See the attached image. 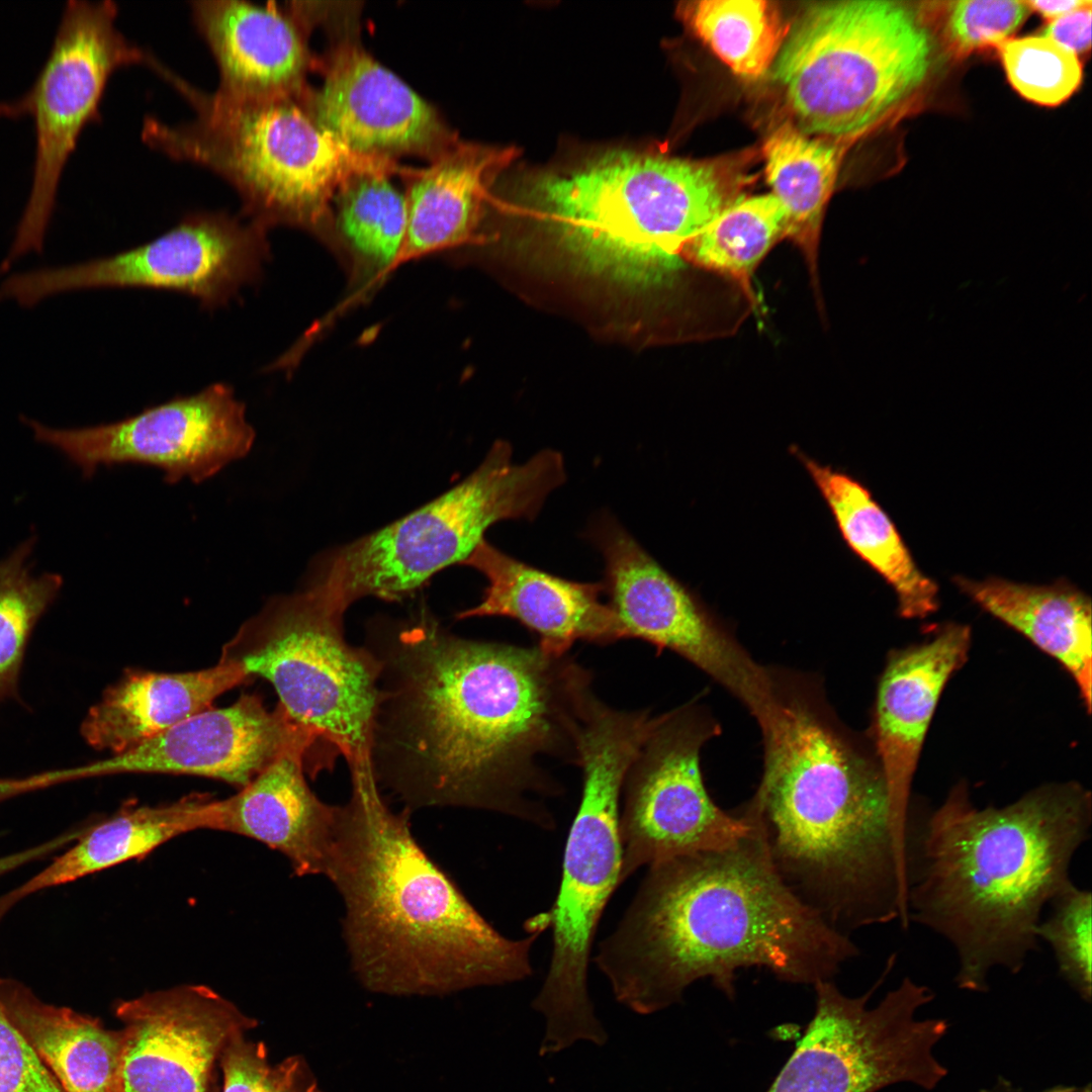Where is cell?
<instances>
[{
  "label": "cell",
  "instance_id": "obj_7",
  "mask_svg": "<svg viewBox=\"0 0 1092 1092\" xmlns=\"http://www.w3.org/2000/svg\"><path fill=\"white\" fill-rule=\"evenodd\" d=\"M530 186L570 247L637 279L680 267L688 243L736 198L720 163L625 150Z\"/></svg>",
  "mask_w": 1092,
  "mask_h": 1092
},
{
  "label": "cell",
  "instance_id": "obj_11",
  "mask_svg": "<svg viewBox=\"0 0 1092 1092\" xmlns=\"http://www.w3.org/2000/svg\"><path fill=\"white\" fill-rule=\"evenodd\" d=\"M344 612L307 585L271 599L219 659L268 680L279 704L352 764L369 758L380 664L344 637Z\"/></svg>",
  "mask_w": 1092,
  "mask_h": 1092
},
{
  "label": "cell",
  "instance_id": "obj_28",
  "mask_svg": "<svg viewBox=\"0 0 1092 1092\" xmlns=\"http://www.w3.org/2000/svg\"><path fill=\"white\" fill-rule=\"evenodd\" d=\"M953 582L978 606L1056 658L1072 675L1091 711V601L1074 584L1033 585L1000 577Z\"/></svg>",
  "mask_w": 1092,
  "mask_h": 1092
},
{
  "label": "cell",
  "instance_id": "obj_3",
  "mask_svg": "<svg viewBox=\"0 0 1092 1092\" xmlns=\"http://www.w3.org/2000/svg\"><path fill=\"white\" fill-rule=\"evenodd\" d=\"M757 722L764 769L746 808L784 883L844 934L895 920L907 930L908 863L880 766L779 682Z\"/></svg>",
  "mask_w": 1092,
  "mask_h": 1092
},
{
  "label": "cell",
  "instance_id": "obj_26",
  "mask_svg": "<svg viewBox=\"0 0 1092 1092\" xmlns=\"http://www.w3.org/2000/svg\"><path fill=\"white\" fill-rule=\"evenodd\" d=\"M517 155L515 148L454 145L428 169L415 172L405 196L403 261L474 239L489 188Z\"/></svg>",
  "mask_w": 1092,
  "mask_h": 1092
},
{
  "label": "cell",
  "instance_id": "obj_31",
  "mask_svg": "<svg viewBox=\"0 0 1092 1092\" xmlns=\"http://www.w3.org/2000/svg\"><path fill=\"white\" fill-rule=\"evenodd\" d=\"M765 175L786 213V238L802 253L819 293L818 249L825 208L834 188L841 150L810 139L790 123L774 130L762 147Z\"/></svg>",
  "mask_w": 1092,
  "mask_h": 1092
},
{
  "label": "cell",
  "instance_id": "obj_27",
  "mask_svg": "<svg viewBox=\"0 0 1092 1092\" xmlns=\"http://www.w3.org/2000/svg\"><path fill=\"white\" fill-rule=\"evenodd\" d=\"M0 1006L64 1092H123V1031L0 978Z\"/></svg>",
  "mask_w": 1092,
  "mask_h": 1092
},
{
  "label": "cell",
  "instance_id": "obj_38",
  "mask_svg": "<svg viewBox=\"0 0 1092 1092\" xmlns=\"http://www.w3.org/2000/svg\"><path fill=\"white\" fill-rule=\"evenodd\" d=\"M244 1033L235 1034L219 1056L222 1092H321L302 1060L292 1057L272 1065L265 1045Z\"/></svg>",
  "mask_w": 1092,
  "mask_h": 1092
},
{
  "label": "cell",
  "instance_id": "obj_5",
  "mask_svg": "<svg viewBox=\"0 0 1092 1092\" xmlns=\"http://www.w3.org/2000/svg\"><path fill=\"white\" fill-rule=\"evenodd\" d=\"M349 768L327 877L344 902L358 981L390 995H438L529 978L541 932L499 933L416 840L412 811L388 807L369 759Z\"/></svg>",
  "mask_w": 1092,
  "mask_h": 1092
},
{
  "label": "cell",
  "instance_id": "obj_33",
  "mask_svg": "<svg viewBox=\"0 0 1092 1092\" xmlns=\"http://www.w3.org/2000/svg\"><path fill=\"white\" fill-rule=\"evenodd\" d=\"M783 238L786 213L775 195L739 196L688 243L681 256L735 281L754 303L753 273Z\"/></svg>",
  "mask_w": 1092,
  "mask_h": 1092
},
{
  "label": "cell",
  "instance_id": "obj_23",
  "mask_svg": "<svg viewBox=\"0 0 1092 1092\" xmlns=\"http://www.w3.org/2000/svg\"><path fill=\"white\" fill-rule=\"evenodd\" d=\"M317 772L304 751L281 754L239 793L210 800L204 829L257 840L283 854L295 875H328L335 843L338 806L322 802L305 772Z\"/></svg>",
  "mask_w": 1092,
  "mask_h": 1092
},
{
  "label": "cell",
  "instance_id": "obj_18",
  "mask_svg": "<svg viewBox=\"0 0 1092 1092\" xmlns=\"http://www.w3.org/2000/svg\"><path fill=\"white\" fill-rule=\"evenodd\" d=\"M329 746L297 724L280 704L268 709L260 696L242 695L224 708H209L111 758L82 769L85 776L189 775L240 789L281 754L300 750L316 765Z\"/></svg>",
  "mask_w": 1092,
  "mask_h": 1092
},
{
  "label": "cell",
  "instance_id": "obj_35",
  "mask_svg": "<svg viewBox=\"0 0 1092 1092\" xmlns=\"http://www.w3.org/2000/svg\"><path fill=\"white\" fill-rule=\"evenodd\" d=\"M33 544L0 559V701L14 693L27 639L63 584L59 574L30 572Z\"/></svg>",
  "mask_w": 1092,
  "mask_h": 1092
},
{
  "label": "cell",
  "instance_id": "obj_2",
  "mask_svg": "<svg viewBox=\"0 0 1092 1092\" xmlns=\"http://www.w3.org/2000/svg\"><path fill=\"white\" fill-rule=\"evenodd\" d=\"M751 819L753 830L730 848L649 866L594 958L618 1003L656 1013L702 979L733 998L736 973L751 967L814 986L859 954L784 883Z\"/></svg>",
  "mask_w": 1092,
  "mask_h": 1092
},
{
  "label": "cell",
  "instance_id": "obj_20",
  "mask_svg": "<svg viewBox=\"0 0 1092 1092\" xmlns=\"http://www.w3.org/2000/svg\"><path fill=\"white\" fill-rule=\"evenodd\" d=\"M311 105L316 124L360 155L438 158L455 145L433 107L356 44L334 53Z\"/></svg>",
  "mask_w": 1092,
  "mask_h": 1092
},
{
  "label": "cell",
  "instance_id": "obj_32",
  "mask_svg": "<svg viewBox=\"0 0 1092 1092\" xmlns=\"http://www.w3.org/2000/svg\"><path fill=\"white\" fill-rule=\"evenodd\" d=\"M338 190L340 243L356 293H366L403 261L406 200L379 172L355 174Z\"/></svg>",
  "mask_w": 1092,
  "mask_h": 1092
},
{
  "label": "cell",
  "instance_id": "obj_15",
  "mask_svg": "<svg viewBox=\"0 0 1092 1092\" xmlns=\"http://www.w3.org/2000/svg\"><path fill=\"white\" fill-rule=\"evenodd\" d=\"M718 733L695 705L657 716L622 791L621 884L643 866L724 850L753 830L748 813L722 810L706 789L700 751Z\"/></svg>",
  "mask_w": 1092,
  "mask_h": 1092
},
{
  "label": "cell",
  "instance_id": "obj_34",
  "mask_svg": "<svg viewBox=\"0 0 1092 1092\" xmlns=\"http://www.w3.org/2000/svg\"><path fill=\"white\" fill-rule=\"evenodd\" d=\"M689 27L735 74L758 78L772 66L789 25L764 0H701L680 4Z\"/></svg>",
  "mask_w": 1092,
  "mask_h": 1092
},
{
  "label": "cell",
  "instance_id": "obj_37",
  "mask_svg": "<svg viewBox=\"0 0 1092 1092\" xmlns=\"http://www.w3.org/2000/svg\"><path fill=\"white\" fill-rule=\"evenodd\" d=\"M1091 892L1069 883L1050 902L1036 937L1053 949L1062 979L1087 1003L1092 995Z\"/></svg>",
  "mask_w": 1092,
  "mask_h": 1092
},
{
  "label": "cell",
  "instance_id": "obj_16",
  "mask_svg": "<svg viewBox=\"0 0 1092 1092\" xmlns=\"http://www.w3.org/2000/svg\"><path fill=\"white\" fill-rule=\"evenodd\" d=\"M605 562V596L623 639H639L684 657L738 699L757 720L777 679L610 514L585 533Z\"/></svg>",
  "mask_w": 1092,
  "mask_h": 1092
},
{
  "label": "cell",
  "instance_id": "obj_8",
  "mask_svg": "<svg viewBox=\"0 0 1092 1092\" xmlns=\"http://www.w3.org/2000/svg\"><path fill=\"white\" fill-rule=\"evenodd\" d=\"M643 741L635 724L613 716L589 720L576 741L582 791L564 847L560 887L552 906L525 922L528 933L552 931L549 969L531 1001L545 1019L539 1046L545 1055L580 1040L603 1046L609 1039L588 993L587 971L600 919L621 885L620 801Z\"/></svg>",
  "mask_w": 1092,
  "mask_h": 1092
},
{
  "label": "cell",
  "instance_id": "obj_43",
  "mask_svg": "<svg viewBox=\"0 0 1092 1092\" xmlns=\"http://www.w3.org/2000/svg\"><path fill=\"white\" fill-rule=\"evenodd\" d=\"M980 1092H1024L1018 1087H1015L1012 1083L999 1078L998 1082L991 1088L981 1090ZM1040 1092H1091V1085L1082 1086H1066L1057 1085Z\"/></svg>",
  "mask_w": 1092,
  "mask_h": 1092
},
{
  "label": "cell",
  "instance_id": "obj_9",
  "mask_svg": "<svg viewBox=\"0 0 1092 1092\" xmlns=\"http://www.w3.org/2000/svg\"><path fill=\"white\" fill-rule=\"evenodd\" d=\"M933 54L929 31L903 3L813 2L789 25L771 76L805 132L849 139L916 95Z\"/></svg>",
  "mask_w": 1092,
  "mask_h": 1092
},
{
  "label": "cell",
  "instance_id": "obj_13",
  "mask_svg": "<svg viewBox=\"0 0 1092 1092\" xmlns=\"http://www.w3.org/2000/svg\"><path fill=\"white\" fill-rule=\"evenodd\" d=\"M116 16L112 1H69L32 87L14 101L0 102V116L30 115L36 135L31 191L1 273L42 252L62 172L82 129L98 117L109 76L119 67L146 62L148 54L116 28Z\"/></svg>",
  "mask_w": 1092,
  "mask_h": 1092
},
{
  "label": "cell",
  "instance_id": "obj_17",
  "mask_svg": "<svg viewBox=\"0 0 1092 1092\" xmlns=\"http://www.w3.org/2000/svg\"><path fill=\"white\" fill-rule=\"evenodd\" d=\"M24 421L37 441L64 453L84 476L102 465L136 463L161 469L168 483L210 478L244 458L256 438L245 404L225 383L94 427L56 429Z\"/></svg>",
  "mask_w": 1092,
  "mask_h": 1092
},
{
  "label": "cell",
  "instance_id": "obj_12",
  "mask_svg": "<svg viewBox=\"0 0 1092 1092\" xmlns=\"http://www.w3.org/2000/svg\"><path fill=\"white\" fill-rule=\"evenodd\" d=\"M892 954L877 984L859 997L832 982L814 985V1016L767 1092H876L910 1083L931 1090L947 1075L935 1057L949 1024L918 1016L934 993L904 978L875 1007L869 999L892 971Z\"/></svg>",
  "mask_w": 1092,
  "mask_h": 1092
},
{
  "label": "cell",
  "instance_id": "obj_41",
  "mask_svg": "<svg viewBox=\"0 0 1092 1092\" xmlns=\"http://www.w3.org/2000/svg\"><path fill=\"white\" fill-rule=\"evenodd\" d=\"M1091 3L1051 20L1042 35L1055 40L1077 56L1091 47Z\"/></svg>",
  "mask_w": 1092,
  "mask_h": 1092
},
{
  "label": "cell",
  "instance_id": "obj_39",
  "mask_svg": "<svg viewBox=\"0 0 1092 1092\" xmlns=\"http://www.w3.org/2000/svg\"><path fill=\"white\" fill-rule=\"evenodd\" d=\"M946 30L962 52L1000 46L1030 13L1026 1L963 0L951 3Z\"/></svg>",
  "mask_w": 1092,
  "mask_h": 1092
},
{
  "label": "cell",
  "instance_id": "obj_6",
  "mask_svg": "<svg viewBox=\"0 0 1092 1092\" xmlns=\"http://www.w3.org/2000/svg\"><path fill=\"white\" fill-rule=\"evenodd\" d=\"M171 84L195 118L169 125L149 117L144 141L223 177L239 193L246 219L267 231L289 224L316 232L332 194L351 176L395 170L387 158L355 153L322 129L304 106L303 91L238 98L201 91L179 76Z\"/></svg>",
  "mask_w": 1092,
  "mask_h": 1092
},
{
  "label": "cell",
  "instance_id": "obj_21",
  "mask_svg": "<svg viewBox=\"0 0 1092 1092\" xmlns=\"http://www.w3.org/2000/svg\"><path fill=\"white\" fill-rule=\"evenodd\" d=\"M971 641L968 625H943L925 642L893 652L879 682L874 740L893 831L906 859L911 785L921 748L939 697L967 660Z\"/></svg>",
  "mask_w": 1092,
  "mask_h": 1092
},
{
  "label": "cell",
  "instance_id": "obj_24",
  "mask_svg": "<svg viewBox=\"0 0 1092 1092\" xmlns=\"http://www.w3.org/2000/svg\"><path fill=\"white\" fill-rule=\"evenodd\" d=\"M194 22L218 67L216 91L238 98H269L303 90L309 57L292 9L274 2H191Z\"/></svg>",
  "mask_w": 1092,
  "mask_h": 1092
},
{
  "label": "cell",
  "instance_id": "obj_22",
  "mask_svg": "<svg viewBox=\"0 0 1092 1092\" xmlns=\"http://www.w3.org/2000/svg\"><path fill=\"white\" fill-rule=\"evenodd\" d=\"M484 576L480 602L458 619L507 617L538 638L544 652L563 656L576 641L609 644L623 639L600 582L566 579L518 560L483 540L462 563Z\"/></svg>",
  "mask_w": 1092,
  "mask_h": 1092
},
{
  "label": "cell",
  "instance_id": "obj_10",
  "mask_svg": "<svg viewBox=\"0 0 1092 1092\" xmlns=\"http://www.w3.org/2000/svg\"><path fill=\"white\" fill-rule=\"evenodd\" d=\"M566 478L558 451L543 449L515 464L512 445L496 441L454 487L321 558L308 584L343 612L362 598L403 599L440 570L462 564L495 523L535 520Z\"/></svg>",
  "mask_w": 1092,
  "mask_h": 1092
},
{
  "label": "cell",
  "instance_id": "obj_30",
  "mask_svg": "<svg viewBox=\"0 0 1092 1092\" xmlns=\"http://www.w3.org/2000/svg\"><path fill=\"white\" fill-rule=\"evenodd\" d=\"M211 797L191 794L159 806L130 805L112 817L82 830L74 845L31 879L0 898V915L20 899L146 857L169 840L203 829L204 809Z\"/></svg>",
  "mask_w": 1092,
  "mask_h": 1092
},
{
  "label": "cell",
  "instance_id": "obj_1",
  "mask_svg": "<svg viewBox=\"0 0 1092 1092\" xmlns=\"http://www.w3.org/2000/svg\"><path fill=\"white\" fill-rule=\"evenodd\" d=\"M378 660L369 760L405 808L465 807L555 827L544 798L559 786L544 756L575 760L595 697L587 670L538 646L473 640L430 615L378 622L365 646Z\"/></svg>",
  "mask_w": 1092,
  "mask_h": 1092
},
{
  "label": "cell",
  "instance_id": "obj_36",
  "mask_svg": "<svg viewBox=\"0 0 1092 1092\" xmlns=\"http://www.w3.org/2000/svg\"><path fill=\"white\" fill-rule=\"evenodd\" d=\"M999 48L1011 86L1033 103L1060 105L1082 82L1078 56L1044 35L1008 39Z\"/></svg>",
  "mask_w": 1092,
  "mask_h": 1092
},
{
  "label": "cell",
  "instance_id": "obj_19",
  "mask_svg": "<svg viewBox=\"0 0 1092 1092\" xmlns=\"http://www.w3.org/2000/svg\"><path fill=\"white\" fill-rule=\"evenodd\" d=\"M123 1092H206L216 1059L257 1025L204 985H182L120 1001Z\"/></svg>",
  "mask_w": 1092,
  "mask_h": 1092
},
{
  "label": "cell",
  "instance_id": "obj_40",
  "mask_svg": "<svg viewBox=\"0 0 1092 1092\" xmlns=\"http://www.w3.org/2000/svg\"><path fill=\"white\" fill-rule=\"evenodd\" d=\"M0 1092H64L1 1006Z\"/></svg>",
  "mask_w": 1092,
  "mask_h": 1092
},
{
  "label": "cell",
  "instance_id": "obj_14",
  "mask_svg": "<svg viewBox=\"0 0 1092 1092\" xmlns=\"http://www.w3.org/2000/svg\"><path fill=\"white\" fill-rule=\"evenodd\" d=\"M269 254L264 228L225 212H197L135 248L9 275L0 283V301L29 308L71 291L152 288L187 294L213 309L257 283Z\"/></svg>",
  "mask_w": 1092,
  "mask_h": 1092
},
{
  "label": "cell",
  "instance_id": "obj_42",
  "mask_svg": "<svg viewBox=\"0 0 1092 1092\" xmlns=\"http://www.w3.org/2000/svg\"><path fill=\"white\" fill-rule=\"evenodd\" d=\"M1030 10H1035L1044 18L1050 20L1062 17L1074 10H1077L1083 6L1091 3V1L1082 0H1052V1H1026Z\"/></svg>",
  "mask_w": 1092,
  "mask_h": 1092
},
{
  "label": "cell",
  "instance_id": "obj_44",
  "mask_svg": "<svg viewBox=\"0 0 1092 1092\" xmlns=\"http://www.w3.org/2000/svg\"><path fill=\"white\" fill-rule=\"evenodd\" d=\"M4 874H5V866H4V863H3V862H2L1 860H0V877H2V876H3Z\"/></svg>",
  "mask_w": 1092,
  "mask_h": 1092
},
{
  "label": "cell",
  "instance_id": "obj_29",
  "mask_svg": "<svg viewBox=\"0 0 1092 1092\" xmlns=\"http://www.w3.org/2000/svg\"><path fill=\"white\" fill-rule=\"evenodd\" d=\"M794 453L827 503L848 547L893 588L899 615L922 619L938 609V586L917 566L895 524L851 475Z\"/></svg>",
  "mask_w": 1092,
  "mask_h": 1092
},
{
  "label": "cell",
  "instance_id": "obj_4",
  "mask_svg": "<svg viewBox=\"0 0 1092 1092\" xmlns=\"http://www.w3.org/2000/svg\"><path fill=\"white\" fill-rule=\"evenodd\" d=\"M1091 822V794L1076 783L983 809L958 784L923 822H911L909 922L953 947L960 989L986 992L993 970H1022L1038 947L1044 906L1072 882Z\"/></svg>",
  "mask_w": 1092,
  "mask_h": 1092
},
{
  "label": "cell",
  "instance_id": "obj_25",
  "mask_svg": "<svg viewBox=\"0 0 1092 1092\" xmlns=\"http://www.w3.org/2000/svg\"><path fill=\"white\" fill-rule=\"evenodd\" d=\"M248 677L239 664L222 659L187 672L128 669L91 707L81 734L95 749L121 753L211 708Z\"/></svg>",
  "mask_w": 1092,
  "mask_h": 1092
}]
</instances>
